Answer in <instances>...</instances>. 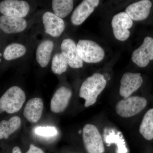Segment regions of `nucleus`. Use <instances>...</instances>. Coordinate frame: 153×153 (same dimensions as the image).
Segmentation results:
<instances>
[{
    "label": "nucleus",
    "instance_id": "nucleus-7",
    "mask_svg": "<svg viewBox=\"0 0 153 153\" xmlns=\"http://www.w3.org/2000/svg\"><path fill=\"white\" fill-rule=\"evenodd\" d=\"M30 10V5L25 1L5 0L0 2V13L7 16L23 18Z\"/></svg>",
    "mask_w": 153,
    "mask_h": 153
},
{
    "label": "nucleus",
    "instance_id": "nucleus-22",
    "mask_svg": "<svg viewBox=\"0 0 153 153\" xmlns=\"http://www.w3.org/2000/svg\"><path fill=\"white\" fill-rule=\"evenodd\" d=\"M68 66L66 58L62 52L55 54L52 60V70L53 73L61 74L66 71Z\"/></svg>",
    "mask_w": 153,
    "mask_h": 153
},
{
    "label": "nucleus",
    "instance_id": "nucleus-6",
    "mask_svg": "<svg viewBox=\"0 0 153 153\" xmlns=\"http://www.w3.org/2000/svg\"><path fill=\"white\" fill-rule=\"evenodd\" d=\"M133 24L132 20L126 12H121L115 15L111 21L115 38L121 41L128 39L130 35L129 29L131 27Z\"/></svg>",
    "mask_w": 153,
    "mask_h": 153
},
{
    "label": "nucleus",
    "instance_id": "nucleus-11",
    "mask_svg": "<svg viewBox=\"0 0 153 153\" xmlns=\"http://www.w3.org/2000/svg\"><path fill=\"white\" fill-rule=\"evenodd\" d=\"M98 0H84L77 6L73 12L71 21L74 25H79L85 22L98 6Z\"/></svg>",
    "mask_w": 153,
    "mask_h": 153
},
{
    "label": "nucleus",
    "instance_id": "nucleus-20",
    "mask_svg": "<svg viewBox=\"0 0 153 153\" xmlns=\"http://www.w3.org/2000/svg\"><path fill=\"white\" fill-rule=\"evenodd\" d=\"M52 4L54 13L57 16L62 19L67 17L73 10L74 1L72 0H53Z\"/></svg>",
    "mask_w": 153,
    "mask_h": 153
},
{
    "label": "nucleus",
    "instance_id": "nucleus-17",
    "mask_svg": "<svg viewBox=\"0 0 153 153\" xmlns=\"http://www.w3.org/2000/svg\"><path fill=\"white\" fill-rule=\"evenodd\" d=\"M53 47V42L50 40H45L38 46L36 50V60L43 68L49 64Z\"/></svg>",
    "mask_w": 153,
    "mask_h": 153
},
{
    "label": "nucleus",
    "instance_id": "nucleus-21",
    "mask_svg": "<svg viewBox=\"0 0 153 153\" xmlns=\"http://www.w3.org/2000/svg\"><path fill=\"white\" fill-rule=\"evenodd\" d=\"M26 51L24 45L19 43H13L6 47L3 56L6 60H13L25 55Z\"/></svg>",
    "mask_w": 153,
    "mask_h": 153
},
{
    "label": "nucleus",
    "instance_id": "nucleus-12",
    "mask_svg": "<svg viewBox=\"0 0 153 153\" xmlns=\"http://www.w3.org/2000/svg\"><path fill=\"white\" fill-rule=\"evenodd\" d=\"M43 22L45 32L52 37H59L65 29V22L63 19L51 12L44 14Z\"/></svg>",
    "mask_w": 153,
    "mask_h": 153
},
{
    "label": "nucleus",
    "instance_id": "nucleus-5",
    "mask_svg": "<svg viewBox=\"0 0 153 153\" xmlns=\"http://www.w3.org/2000/svg\"><path fill=\"white\" fill-rule=\"evenodd\" d=\"M82 139L88 153H103L105 147L102 138L95 126L88 124L82 130Z\"/></svg>",
    "mask_w": 153,
    "mask_h": 153
},
{
    "label": "nucleus",
    "instance_id": "nucleus-16",
    "mask_svg": "<svg viewBox=\"0 0 153 153\" xmlns=\"http://www.w3.org/2000/svg\"><path fill=\"white\" fill-rule=\"evenodd\" d=\"M44 103L41 98L31 99L25 105L24 115L28 121L36 123L40 119L43 113Z\"/></svg>",
    "mask_w": 153,
    "mask_h": 153
},
{
    "label": "nucleus",
    "instance_id": "nucleus-1",
    "mask_svg": "<svg viewBox=\"0 0 153 153\" xmlns=\"http://www.w3.org/2000/svg\"><path fill=\"white\" fill-rule=\"evenodd\" d=\"M106 84V79L100 73H94L85 79L79 93V97L85 100V107L93 105L96 102L98 95L104 90Z\"/></svg>",
    "mask_w": 153,
    "mask_h": 153
},
{
    "label": "nucleus",
    "instance_id": "nucleus-28",
    "mask_svg": "<svg viewBox=\"0 0 153 153\" xmlns=\"http://www.w3.org/2000/svg\"><path fill=\"white\" fill-rule=\"evenodd\" d=\"M1 58H0V63H1Z\"/></svg>",
    "mask_w": 153,
    "mask_h": 153
},
{
    "label": "nucleus",
    "instance_id": "nucleus-4",
    "mask_svg": "<svg viewBox=\"0 0 153 153\" xmlns=\"http://www.w3.org/2000/svg\"><path fill=\"white\" fill-rule=\"evenodd\" d=\"M147 102L144 97H129L117 102L115 109L117 113L122 117H132L140 112L146 106Z\"/></svg>",
    "mask_w": 153,
    "mask_h": 153
},
{
    "label": "nucleus",
    "instance_id": "nucleus-14",
    "mask_svg": "<svg viewBox=\"0 0 153 153\" xmlns=\"http://www.w3.org/2000/svg\"><path fill=\"white\" fill-rule=\"evenodd\" d=\"M72 95L71 90L62 86L59 88L54 94L51 100L50 108L55 113L63 112L68 106Z\"/></svg>",
    "mask_w": 153,
    "mask_h": 153
},
{
    "label": "nucleus",
    "instance_id": "nucleus-10",
    "mask_svg": "<svg viewBox=\"0 0 153 153\" xmlns=\"http://www.w3.org/2000/svg\"><path fill=\"white\" fill-rule=\"evenodd\" d=\"M62 53L71 68H80L83 66V61L79 57L77 47L74 41L67 38L62 41L61 45Z\"/></svg>",
    "mask_w": 153,
    "mask_h": 153
},
{
    "label": "nucleus",
    "instance_id": "nucleus-18",
    "mask_svg": "<svg viewBox=\"0 0 153 153\" xmlns=\"http://www.w3.org/2000/svg\"><path fill=\"white\" fill-rule=\"evenodd\" d=\"M21 119L15 116L9 120H3L0 122V140L7 139L9 136L21 126Z\"/></svg>",
    "mask_w": 153,
    "mask_h": 153
},
{
    "label": "nucleus",
    "instance_id": "nucleus-23",
    "mask_svg": "<svg viewBox=\"0 0 153 153\" xmlns=\"http://www.w3.org/2000/svg\"><path fill=\"white\" fill-rule=\"evenodd\" d=\"M35 132L38 135L43 137H53L57 135L58 132L54 127H38L35 130Z\"/></svg>",
    "mask_w": 153,
    "mask_h": 153
},
{
    "label": "nucleus",
    "instance_id": "nucleus-19",
    "mask_svg": "<svg viewBox=\"0 0 153 153\" xmlns=\"http://www.w3.org/2000/svg\"><path fill=\"white\" fill-rule=\"evenodd\" d=\"M140 133L148 140L153 139V108L149 110L143 118L140 125Z\"/></svg>",
    "mask_w": 153,
    "mask_h": 153
},
{
    "label": "nucleus",
    "instance_id": "nucleus-24",
    "mask_svg": "<svg viewBox=\"0 0 153 153\" xmlns=\"http://www.w3.org/2000/svg\"><path fill=\"white\" fill-rule=\"evenodd\" d=\"M26 153H44L43 151L40 148L36 147L34 145H30V149Z\"/></svg>",
    "mask_w": 153,
    "mask_h": 153
},
{
    "label": "nucleus",
    "instance_id": "nucleus-15",
    "mask_svg": "<svg viewBox=\"0 0 153 153\" xmlns=\"http://www.w3.org/2000/svg\"><path fill=\"white\" fill-rule=\"evenodd\" d=\"M27 27V22L23 18L5 16L0 17V28L4 33L7 34L21 33Z\"/></svg>",
    "mask_w": 153,
    "mask_h": 153
},
{
    "label": "nucleus",
    "instance_id": "nucleus-8",
    "mask_svg": "<svg viewBox=\"0 0 153 153\" xmlns=\"http://www.w3.org/2000/svg\"><path fill=\"white\" fill-rule=\"evenodd\" d=\"M131 60L140 67L147 66L150 61L153 60V38L146 37L142 44L135 50L132 54Z\"/></svg>",
    "mask_w": 153,
    "mask_h": 153
},
{
    "label": "nucleus",
    "instance_id": "nucleus-2",
    "mask_svg": "<svg viewBox=\"0 0 153 153\" xmlns=\"http://www.w3.org/2000/svg\"><path fill=\"white\" fill-rule=\"evenodd\" d=\"M25 91L19 86L9 88L0 98V114L6 111L8 114L18 112L26 100Z\"/></svg>",
    "mask_w": 153,
    "mask_h": 153
},
{
    "label": "nucleus",
    "instance_id": "nucleus-27",
    "mask_svg": "<svg viewBox=\"0 0 153 153\" xmlns=\"http://www.w3.org/2000/svg\"><path fill=\"white\" fill-rule=\"evenodd\" d=\"M0 56H2V54L1 53H0Z\"/></svg>",
    "mask_w": 153,
    "mask_h": 153
},
{
    "label": "nucleus",
    "instance_id": "nucleus-9",
    "mask_svg": "<svg viewBox=\"0 0 153 153\" xmlns=\"http://www.w3.org/2000/svg\"><path fill=\"white\" fill-rule=\"evenodd\" d=\"M143 82L140 73H125L121 79L120 94L124 98H127L140 87Z\"/></svg>",
    "mask_w": 153,
    "mask_h": 153
},
{
    "label": "nucleus",
    "instance_id": "nucleus-25",
    "mask_svg": "<svg viewBox=\"0 0 153 153\" xmlns=\"http://www.w3.org/2000/svg\"><path fill=\"white\" fill-rule=\"evenodd\" d=\"M12 153H22L20 148L18 146L15 147L13 149Z\"/></svg>",
    "mask_w": 153,
    "mask_h": 153
},
{
    "label": "nucleus",
    "instance_id": "nucleus-3",
    "mask_svg": "<svg viewBox=\"0 0 153 153\" xmlns=\"http://www.w3.org/2000/svg\"><path fill=\"white\" fill-rule=\"evenodd\" d=\"M76 47L79 57L85 63H97L104 59L105 55L104 49L94 41L80 40Z\"/></svg>",
    "mask_w": 153,
    "mask_h": 153
},
{
    "label": "nucleus",
    "instance_id": "nucleus-13",
    "mask_svg": "<svg viewBox=\"0 0 153 153\" xmlns=\"http://www.w3.org/2000/svg\"><path fill=\"white\" fill-rule=\"evenodd\" d=\"M152 7L151 1L142 0L129 5L126 9V13L134 21H143L149 16Z\"/></svg>",
    "mask_w": 153,
    "mask_h": 153
},
{
    "label": "nucleus",
    "instance_id": "nucleus-26",
    "mask_svg": "<svg viewBox=\"0 0 153 153\" xmlns=\"http://www.w3.org/2000/svg\"><path fill=\"white\" fill-rule=\"evenodd\" d=\"M81 132H82V130H79V131H78V133H79V134H81Z\"/></svg>",
    "mask_w": 153,
    "mask_h": 153
}]
</instances>
